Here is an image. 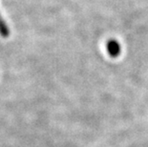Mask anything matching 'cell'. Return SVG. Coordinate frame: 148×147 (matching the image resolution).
<instances>
[{
  "instance_id": "1",
  "label": "cell",
  "mask_w": 148,
  "mask_h": 147,
  "mask_svg": "<svg viewBox=\"0 0 148 147\" xmlns=\"http://www.w3.org/2000/svg\"><path fill=\"white\" fill-rule=\"evenodd\" d=\"M107 52H108L109 55L111 57H118L119 55H121V45H119V43L116 41V40H114V39H111L109 40L108 42H107Z\"/></svg>"
},
{
  "instance_id": "2",
  "label": "cell",
  "mask_w": 148,
  "mask_h": 147,
  "mask_svg": "<svg viewBox=\"0 0 148 147\" xmlns=\"http://www.w3.org/2000/svg\"><path fill=\"white\" fill-rule=\"evenodd\" d=\"M9 34H10V30H9V28L4 21V19H3L2 16L0 15V36L6 38V37L9 36Z\"/></svg>"
}]
</instances>
